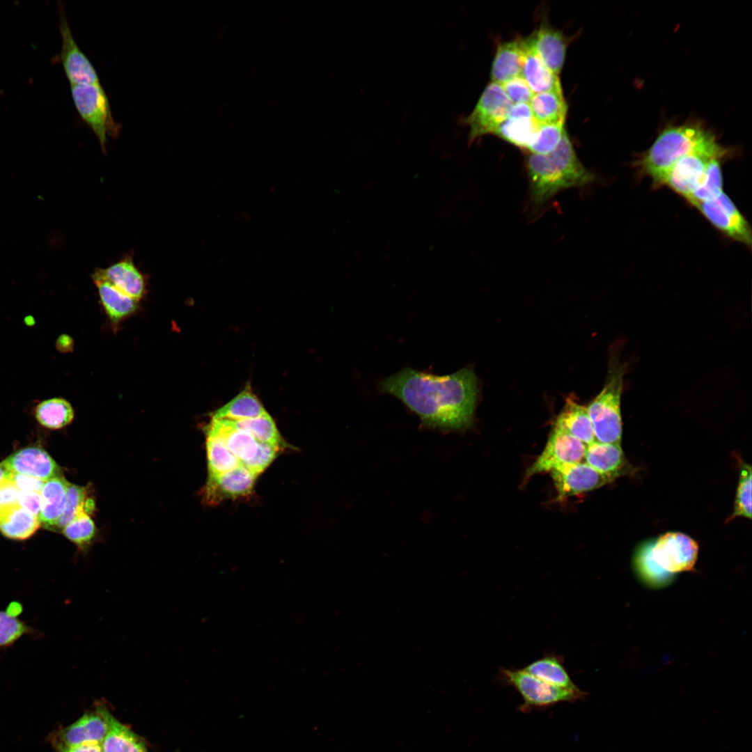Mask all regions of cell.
Returning <instances> with one entry per match:
<instances>
[{"label":"cell","mask_w":752,"mask_h":752,"mask_svg":"<svg viewBox=\"0 0 752 752\" xmlns=\"http://www.w3.org/2000/svg\"><path fill=\"white\" fill-rule=\"evenodd\" d=\"M379 389L398 398L427 427L462 430L473 423L479 389L472 368L444 376L405 368L383 379Z\"/></svg>","instance_id":"6da1fadb"},{"label":"cell","mask_w":752,"mask_h":752,"mask_svg":"<svg viewBox=\"0 0 752 752\" xmlns=\"http://www.w3.org/2000/svg\"><path fill=\"white\" fill-rule=\"evenodd\" d=\"M526 169L531 199L535 204L545 203L563 190L583 187L595 180L579 159L566 130L551 152L528 153Z\"/></svg>","instance_id":"7a4b0ae2"},{"label":"cell","mask_w":752,"mask_h":752,"mask_svg":"<svg viewBox=\"0 0 752 752\" xmlns=\"http://www.w3.org/2000/svg\"><path fill=\"white\" fill-rule=\"evenodd\" d=\"M716 143L714 134L700 124L668 127L643 155L640 166L655 182L682 157Z\"/></svg>","instance_id":"3957f363"},{"label":"cell","mask_w":752,"mask_h":752,"mask_svg":"<svg viewBox=\"0 0 752 752\" xmlns=\"http://www.w3.org/2000/svg\"><path fill=\"white\" fill-rule=\"evenodd\" d=\"M626 370L627 364L621 360L618 351L612 350L604 387L587 407L596 441L620 444V403Z\"/></svg>","instance_id":"277c9868"},{"label":"cell","mask_w":752,"mask_h":752,"mask_svg":"<svg viewBox=\"0 0 752 752\" xmlns=\"http://www.w3.org/2000/svg\"><path fill=\"white\" fill-rule=\"evenodd\" d=\"M70 91L79 115L105 152L108 137H116L120 127L113 118L104 89L101 84L70 85Z\"/></svg>","instance_id":"5b68a950"},{"label":"cell","mask_w":752,"mask_h":752,"mask_svg":"<svg viewBox=\"0 0 752 752\" xmlns=\"http://www.w3.org/2000/svg\"><path fill=\"white\" fill-rule=\"evenodd\" d=\"M726 150L718 143L689 153L671 166L655 182L668 187L687 200L700 185L710 162Z\"/></svg>","instance_id":"8992f818"},{"label":"cell","mask_w":752,"mask_h":752,"mask_svg":"<svg viewBox=\"0 0 752 752\" xmlns=\"http://www.w3.org/2000/svg\"><path fill=\"white\" fill-rule=\"evenodd\" d=\"M512 104L501 84L494 82L488 84L473 111L464 120L469 127V141L486 134H494L508 117Z\"/></svg>","instance_id":"52a82bcc"},{"label":"cell","mask_w":752,"mask_h":752,"mask_svg":"<svg viewBox=\"0 0 752 752\" xmlns=\"http://www.w3.org/2000/svg\"><path fill=\"white\" fill-rule=\"evenodd\" d=\"M501 674L507 684L520 694L525 707H542L559 703L574 702L585 693L572 691L551 685L522 669L502 668Z\"/></svg>","instance_id":"ba28073f"},{"label":"cell","mask_w":752,"mask_h":752,"mask_svg":"<svg viewBox=\"0 0 752 752\" xmlns=\"http://www.w3.org/2000/svg\"><path fill=\"white\" fill-rule=\"evenodd\" d=\"M109 710L102 703L91 710L70 725L54 730L49 742L54 749L73 747L88 744H102L109 730Z\"/></svg>","instance_id":"9c48e42d"},{"label":"cell","mask_w":752,"mask_h":752,"mask_svg":"<svg viewBox=\"0 0 752 752\" xmlns=\"http://www.w3.org/2000/svg\"><path fill=\"white\" fill-rule=\"evenodd\" d=\"M698 545L681 532H667L650 540V555L662 570L673 574L694 569Z\"/></svg>","instance_id":"30bf717a"},{"label":"cell","mask_w":752,"mask_h":752,"mask_svg":"<svg viewBox=\"0 0 752 752\" xmlns=\"http://www.w3.org/2000/svg\"><path fill=\"white\" fill-rule=\"evenodd\" d=\"M586 446L574 437L553 426L542 452L526 469L524 480L563 465L583 462Z\"/></svg>","instance_id":"8fae6325"},{"label":"cell","mask_w":752,"mask_h":752,"mask_svg":"<svg viewBox=\"0 0 752 752\" xmlns=\"http://www.w3.org/2000/svg\"><path fill=\"white\" fill-rule=\"evenodd\" d=\"M695 207L719 230L747 246L751 244V229L739 210L723 191L715 199Z\"/></svg>","instance_id":"7c38bea8"},{"label":"cell","mask_w":752,"mask_h":752,"mask_svg":"<svg viewBox=\"0 0 752 752\" xmlns=\"http://www.w3.org/2000/svg\"><path fill=\"white\" fill-rule=\"evenodd\" d=\"M61 61L70 85L101 84L94 66L77 45L64 12L60 9Z\"/></svg>","instance_id":"4fadbf2b"},{"label":"cell","mask_w":752,"mask_h":752,"mask_svg":"<svg viewBox=\"0 0 752 752\" xmlns=\"http://www.w3.org/2000/svg\"><path fill=\"white\" fill-rule=\"evenodd\" d=\"M549 473L558 501L593 491L612 482L585 462L563 465Z\"/></svg>","instance_id":"5bb4252c"},{"label":"cell","mask_w":752,"mask_h":752,"mask_svg":"<svg viewBox=\"0 0 752 752\" xmlns=\"http://www.w3.org/2000/svg\"><path fill=\"white\" fill-rule=\"evenodd\" d=\"M1 465L6 471L29 476L43 481L62 475L56 462L40 446L19 449L3 460Z\"/></svg>","instance_id":"9a60e30c"},{"label":"cell","mask_w":752,"mask_h":752,"mask_svg":"<svg viewBox=\"0 0 752 752\" xmlns=\"http://www.w3.org/2000/svg\"><path fill=\"white\" fill-rule=\"evenodd\" d=\"M257 476L242 464L235 469L217 476H209L205 488L207 503H217L225 499H235L249 494Z\"/></svg>","instance_id":"2e32d148"},{"label":"cell","mask_w":752,"mask_h":752,"mask_svg":"<svg viewBox=\"0 0 752 752\" xmlns=\"http://www.w3.org/2000/svg\"><path fill=\"white\" fill-rule=\"evenodd\" d=\"M584 462L612 481L630 472L620 444L594 441L587 445Z\"/></svg>","instance_id":"e0dca14e"},{"label":"cell","mask_w":752,"mask_h":752,"mask_svg":"<svg viewBox=\"0 0 752 752\" xmlns=\"http://www.w3.org/2000/svg\"><path fill=\"white\" fill-rule=\"evenodd\" d=\"M526 39L546 66L558 75L563 65L567 48L563 33L542 25Z\"/></svg>","instance_id":"ac0fdd59"},{"label":"cell","mask_w":752,"mask_h":752,"mask_svg":"<svg viewBox=\"0 0 752 752\" xmlns=\"http://www.w3.org/2000/svg\"><path fill=\"white\" fill-rule=\"evenodd\" d=\"M524 62L522 77L535 93L563 92L558 76L544 63L527 39L522 40Z\"/></svg>","instance_id":"d6986e66"},{"label":"cell","mask_w":752,"mask_h":752,"mask_svg":"<svg viewBox=\"0 0 752 752\" xmlns=\"http://www.w3.org/2000/svg\"><path fill=\"white\" fill-rule=\"evenodd\" d=\"M97 271L116 288L133 299L139 301L144 296L146 279L131 256H127L107 268L97 269Z\"/></svg>","instance_id":"ffe728a7"},{"label":"cell","mask_w":752,"mask_h":752,"mask_svg":"<svg viewBox=\"0 0 752 752\" xmlns=\"http://www.w3.org/2000/svg\"><path fill=\"white\" fill-rule=\"evenodd\" d=\"M92 279L105 313L113 324L119 323L135 312L139 301L116 288L97 269L93 273Z\"/></svg>","instance_id":"44dd1931"},{"label":"cell","mask_w":752,"mask_h":752,"mask_svg":"<svg viewBox=\"0 0 752 752\" xmlns=\"http://www.w3.org/2000/svg\"><path fill=\"white\" fill-rule=\"evenodd\" d=\"M40 526L38 517L17 502L0 505V532L6 538L26 540L34 534Z\"/></svg>","instance_id":"7402d4cb"},{"label":"cell","mask_w":752,"mask_h":752,"mask_svg":"<svg viewBox=\"0 0 752 752\" xmlns=\"http://www.w3.org/2000/svg\"><path fill=\"white\" fill-rule=\"evenodd\" d=\"M554 426L574 437L586 445L595 441L587 407L579 404L572 398H567L566 400Z\"/></svg>","instance_id":"603a6c76"},{"label":"cell","mask_w":752,"mask_h":752,"mask_svg":"<svg viewBox=\"0 0 752 752\" xmlns=\"http://www.w3.org/2000/svg\"><path fill=\"white\" fill-rule=\"evenodd\" d=\"M69 483L62 475L45 482L40 490L42 508L38 519L46 529L55 531L65 508Z\"/></svg>","instance_id":"cb8c5ba5"},{"label":"cell","mask_w":752,"mask_h":752,"mask_svg":"<svg viewBox=\"0 0 752 752\" xmlns=\"http://www.w3.org/2000/svg\"><path fill=\"white\" fill-rule=\"evenodd\" d=\"M207 432L221 438L230 451L243 466L253 460L259 448V441L250 434L225 425L212 418Z\"/></svg>","instance_id":"d4e9b609"},{"label":"cell","mask_w":752,"mask_h":752,"mask_svg":"<svg viewBox=\"0 0 752 752\" xmlns=\"http://www.w3.org/2000/svg\"><path fill=\"white\" fill-rule=\"evenodd\" d=\"M524 56L522 40H510L500 44L492 65V82L502 84L522 76Z\"/></svg>","instance_id":"484cf974"},{"label":"cell","mask_w":752,"mask_h":752,"mask_svg":"<svg viewBox=\"0 0 752 752\" xmlns=\"http://www.w3.org/2000/svg\"><path fill=\"white\" fill-rule=\"evenodd\" d=\"M529 105L539 125H564L567 106L563 92L535 93Z\"/></svg>","instance_id":"4316f807"},{"label":"cell","mask_w":752,"mask_h":752,"mask_svg":"<svg viewBox=\"0 0 752 752\" xmlns=\"http://www.w3.org/2000/svg\"><path fill=\"white\" fill-rule=\"evenodd\" d=\"M22 611L21 604L13 602L6 610H0V649L13 646L24 636L39 638L41 632L22 620L18 616Z\"/></svg>","instance_id":"83f0119b"},{"label":"cell","mask_w":752,"mask_h":752,"mask_svg":"<svg viewBox=\"0 0 752 752\" xmlns=\"http://www.w3.org/2000/svg\"><path fill=\"white\" fill-rule=\"evenodd\" d=\"M109 730L102 744L103 752H148L143 739L111 712Z\"/></svg>","instance_id":"f1b7e54d"},{"label":"cell","mask_w":752,"mask_h":752,"mask_svg":"<svg viewBox=\"0 0 752 752\" xmlns=\"http://www.w3.org/2000/svg\"><path fill=\"white\" fill-rule=\"evenodd\" d=\"M527 673L551 685L570 690H581L573 682L563 666L562 659L556 655L545 656L523 668Z\"/></svg>","instance_id":"f546056e"},{"label":"cell","mask_w":752,"mask_h":752,"mask_svg":"<svg viewBox=\"0 0 752 752\" xmlns=\"http://www.w3.org/2000/svg\"><path fill=\"white\" fill-rule=\"evenodd\" d=\"M540 125L532 118L508 117L494 134L526 151L535 142Z\"/></svg>","instance_id":"4dcf8cb0"},{"label":"cell","mask_w":752,"mask_h":752,"mask_svg":"<svg viewBox=\"0 0 752 752\" xmlns=\"http://www.w3.org/2000/svg\"><path fill=\"white\" fill-rule=\"evenodd\" d=\"M267 411L250 389H244L226 405L218 409L212 418L238 421L258 417Z\"/></svg>","instance_id":"1f68e13d"},{"label":"cell","mask_w":752,"mask_h":752,"mask_svg":"<svg viewBox=\"0 0 752 752\" xmlns=\"http://www.w3.org/2000/svg\"><path fill=\"white\" fill-rule=\"evenodd\" d=\"M37 421L43 427L57 430L70 424L74 418V409L65 399L54 397L40 401L33 409Z\"/></svg>","instance_id":"d6a6232c"},{"label":"cell","mask_w":752,"mask_h":752,"mask_svg":"<svg viewBox=\"0 0 752 752\" xmlns=\"http://www.w3.org/2000/svg\"><path fill=\"white\" fill-rule=\"evenodd\" d=\"M219 420L228 426L250 434L258 441L279 446L282 442L277 428L268 413L258 417L244 420Z\"/></svg>","instance_id":"836d02e7"},{"label":"cell","mask_w":752,"mask_h":752,"mask_svg":"<svg viewBox=\"0 0 752 752\" xmlns=\"http://www.w3.org/2000/svg\"><path fill=\"white\" fill-rule=\"evenodd\" d=\"M206 451L209 476L223 474L241 465L221 438L207 431Z\"/></svg>","instance_id":"e575fe53"},{"label":"cell","mask_w":752,"mask_h":752,"mask_svg":"<svg viewBox=\"0 0 752 752\" xmlns=\"http://www.w3.org/2000/svg\"><path fill=\"white\" fill-rule=\"evenodd\" d=\"M61 531L84 555L88 553L96 534L95 524L84 506L79 508L74 519Z\"/></svg>","instance_id":"d590c367"},{"label":"cell","mask_w":752,"mask_h":752,"mask_svg":"<svg viewBox=\"0 0 752 752\" xmlns=\"http://www.w3.org/2000/svg\"><path fill=\"white\" fill-rule=\"evenodd\" d=\"M720 159L715 157L710 162L700 185L687 199L694 206L714 200L723 192Z\"/></svg>","instance_id":"8d00e7d4"},{"label":"cell","mask_w":752,"mask_h":752,"mask_svg":"<svg viewBox=\"0 0 752 752\" xmlns=\"http://www.w3.org/2000/svg\"><path fill=\"white\" fill-rule=\"evenodd\" d=\"M635 567L648 584L659 586L667 583L671 574L662 570L652 560L650 555V541H648L637 549L634 556Z\"/></svg>","instance_id":"74e56055"},{"label":"cell","mask_w":752,"mask_h":752,"mask_svg":"<svg viewBox=\"0 0 752 752\" xmlns=\"http://www.w3.org/2000/svg\"><path fill=\"white\" fill-rule=\"evenodd\" d=\"M83 506L85 507V511L88 515L95 509V501L91 497L88 496V489L84 487L69 483L65 508L56 525L55 531H62Z\"/></svg>","instance_id":"f35d334b"},{"label":"cell","mask_w":752,"mask_h":752,"mask_svg":"<svg viewBox=\"0 0 752 752\" xmlns=\"http://www.w3.org/2000/svg\"><path fill=\"white\" fill-rule=\"evenodd\" d=\"M737 517L751 518V467L746 463L740 467L734 510L728 521Z\"/></svg>","instance_id":"ab89813d"},{"label":"cell","mask_w":752,"mask_h":752,"mask_svg":"<svg viewBox=\"0 0 752 752\" xmlns=\"http://www.w3.org/2000/svg\"><path fill=\"white\" fill-rule=\"evenodd\" d=\"M564 125H540L537 138L528 150V153L545 155L554 150L565 130Z\"/></svg>","instance_id":"60d3db41"},{"label":"cell","mask_w":752,"mask_h":752,"mask_svg":"<svg viewBox=\"0 0 752 752\" xmlns=\"http://www.w3.org/2000/svg\"><path fill=\"white\" fill-rule=\"evenodd\" d=\"M279 448V446L259 441V448L256 455L244 467L255 475H259L272 462Z\"/></svg>","instance_id":"b9f144b4"},{"label":"cell","mask_w":752,"mask_h":752,"mask_svg":"<svg viewBox=\"0 0 752 752\" xmlns=\"http://www.w3.org/2000/svg\"><path fill=\"white\" fill-rule=\"evenodd\" d=\"M501 85L512 104H529L533 95V93L522 76L517 77Z\"/></svg>","instance_id":"7bdbcfd3"},{"label":"cell","mask_w":752,"mask_h":752,"mask_svg":"<svg viewBox=\"0 0 752 752\" xmlns=\"http://www.w3.org/2000/svg\"><path fill=\"white\" fill-rule=\"evenodd\" d=\"M5 476L12 480L19 491L40 492L45 481L40 479L13 472H5Z\"/></svg>","instance_id":"ee69618b"},{"label":"cell","mask_w":752,"mask_h":752,"mask_svg":"<svg viewBox=\"0 0 752 752\" xmlns=\"http://www.w3.org/2000/svg\"><path fill=\"white\" fill-rule=\"evenodd\" d=\"M17 502L31 514L38 517H39L42 508L40 492L19 491L17 495Z\"/></svg>","instance_id":"f6af8a7d"},{"label":"cell","mask_w":752,"mask_h":752,"mask_svg":"<svg viewBox=\"0 0 752 752\" xmlns=\"http://www.w3.org/2000/svg\"><path fill=\"white\" fill-rule=\"evenodd\" d=\"M19 492L15 484L4 476L0 480V505L17 502Z\"/></svg>","instance_id":"bcb514c9"},{"label":"cell","mask_w":752,"mask_h":752,"mask_svg":"<svg viewBox=\"0 0 752 752\" xmlns=\"http://www.w3.org/2000/svg\"><path fill=\"white\" fill-rule=\"evenodd\" d=\"M508 117L532 118L533 116L529 104L517 103L513 104L511 107Z\"/></svg>","instance_id":"7dc6e473"},{"label":"cell","mask_w":752,"mask_h":752,"mask_svg":"<svg viewBox=\"0 0 752 752\" xmlns=\"http://www.w3.org/2000/svg\"><path fill=\"white\" fill-rule=\"evenodd\" d=\"M57 752H102V744H88L61 749Z\"/></svg>","instance_id":"c3c4849f"},{"label":"cell","mask_w":752,"mask_h":752,"mask_svg":"<svg viewBox=\"0 0 752 752\" xmlns=\"http://www.w3.org/2000/svg\"><path fill=\"white\" fill-rule=\"evenodd\" d=\"M73 340L67 334L60 335L56 341V348L61 352H68L72 350Z\"/></svg>","instance_id":"681fc988"},{"label":"cell","mask_w":752,"mask_h":752,"mask_svg":"<svg viewBox=\"0 0 752 752\" xmlns=\"http://www.w3.org/2000/svg\"><path fill=\"white\" fill-rule=\"evenodd\" d=\"M24 323L27 326H32L35 323L34 318L32 316H27L24 318Z\"/></svg>","instance_id":"f907efd6"},{"label":"cell","mask_w":752,"mask_h":752,"mask_svg":"<svg viewBox=\"0 0 752 752\" xmlns=\"http://www.w3.org/2000/svg\"><path fill=\"white\" fill-rule=\"evenodd\" d=\"M4 476H5V469H3V467L0 464V480L4 477Z\"/></svg>","instance_id":"816d5d0a"},{"label":"cell","mask_w":752,"mask_h":752,"mask_svg":"<svg viewBox=\"0 0 752 752\" xmlns=\"http://www.w3.org/2000/svg\"><path fill=\"white\" fill-rule=\"evenodd\" d=\"M103 752V751H102Z\"/></svg>","instance_id":"f5cc1de1"}]
</instances>
